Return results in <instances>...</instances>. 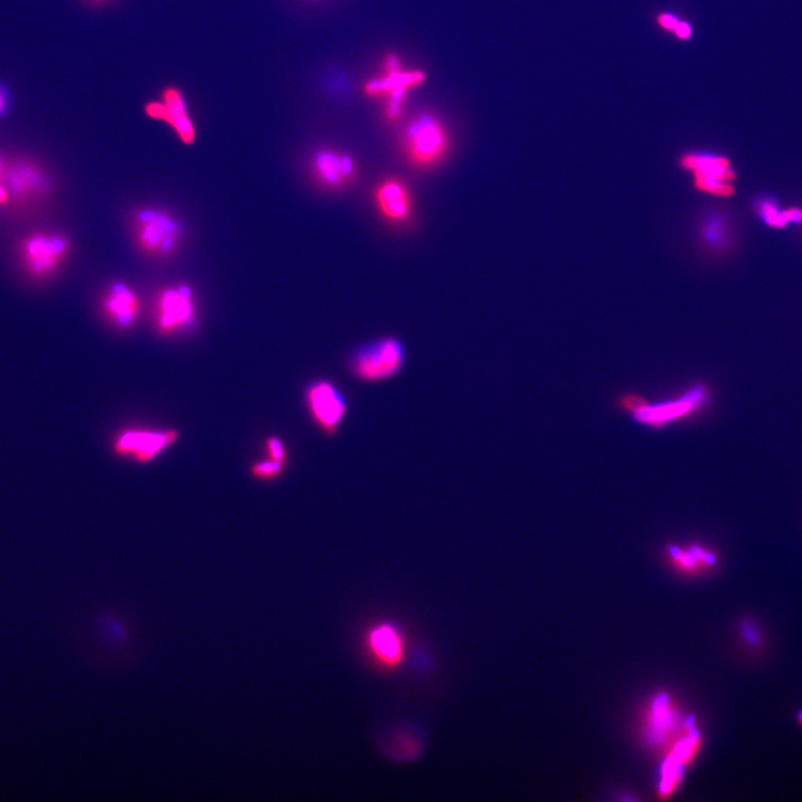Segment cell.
Wrapping results in <instances>:
<instances>
[{"label":"cell","mask_w":802,"mask_h":802,"mask_svg":"<svg viewBox=\"0 0 802 802\" xmlns=\"http://www.w3.org/2000/svg\"><path fill=\"white\" fill-rule=\"evenodd\" d=\"M449 145L446 126L429 112L414 116L401 136V149L407 161L419 170L436 168L446 159Z\"/></svg>","instance_id":"obj_1"},{"label":"cell","mask_w":802,"mask_h":802,"mask_svg":"<svg viewBox=\"0 0 802 802\" xmlns=\"http://www.w3.org/2000/svg\"><path fill=\"white\" fill-rule=\"evenodd\" d=\"M405 363L403 341L385 337L367 342L352 352L349 370L361 383L380 384L398 376Z\"/></svg>","instance_id":"obj_2"},{"label":"cell","mask_w":802,"mask_h":802,"mask_svg":"<svg viewBox=\"0 0 802 802\" xmlns=\"http://www.w3.org/2000/svg\"><path fill=\"white\" fill-rule=\"evenodd\" d=\"M709 397L708 387L700 384L691 387L679 398L657 405H652L643 397L635 394L624 395L620 404L640 424L659 429L696 414L706 407Z\"/></svg>","instance_id":"obj_3"},{"label":"cell","mask_w":802,"mask_h":802,"mask_svg":"<svg viewBox=\"0 0 802 802\" xmlns=\"http://www.w3.org/2000/svg\"><path fill=\"white\" fill-rule=\"evenodd\" d=\"M132 230L136 246L154 259L171 257L183 238L179 220L169 211L158 208L136 210L132 217Z\"/></svg>","instance_id":"obj_4"},{"label":"cell","mask_w":802,"mask_h":802,"mask_svg":"<svg viewBox=\"0 0 802 802\" xmlns=\"http://www.w3.org/2000/svg\"><path fill=\"white\" fill-rule=\"evenodd\" d=\"M71 240L61 232L37 231L28 234L18 247L19 266L36 281L52 278L70 257Z\"/></svg>","instance_id":"obj_5"},{"label":"cell","mask_w":802,"mask_h":802,"mask_svg":"<svg viewBox=\"0 0 802 802\" xmlns=\"http://www.w3.org/2000/svg\"><path fill=\"white\" fill-rule=\"evenodd\" d=\"M679 168L691 175L694 189L718 198L736 193L737 172L726 155L706 150H689L679 155Z\"/></svg>","instance_id":"obj_6"},{"label":"cell","mask_w":802,"mask_h":802,"mask_svg":"<svg viewBox=\"0 0 802 802\" xmlns=\"http://www.w3.org/2000/svg\"><path fill=\"white\" fill-rule=\"evenodd\" d=\"M197 299L189 285H174L159 292L155 299L156 328L163 335H174L191 329L197 321Z\"/></svg>","instance_id":"obj_7"},{"label":"cell","mask_w":802,"mask_h":802,"mask_svg":"<svg viewBox=\"0 0 802 802\" xmlns=\"http://www.w3.org/2000/svg\"><path fill=\"white\" fill-rule=\"evenodd\" d=\"M308 413L322 433L334 437L349 412L346 395L328 379L312 381L305 394Z\"/></svg>","instance_id":"obj_8"},{"label":"cell","mask_w":802,"mask_h":802,"mask_svg":"<svg viewBox=\"0 0 802 802\" xmlns=\"http://www.w3.org/2000/svg\"><path fill=\"white\" fill-rule=\"evenodd\" d=\"M179 438L180 433L176 429H126L114 438L112 448L117 456L148 464L178 442Z\"/></svg>","instance_id":"obj_9"},{"label":"cell","mask_w":802,"mask_h":802,"mask_svg":"<svg viewBox=\"0 0 802 802\" xmlns=\"http://www.w3.org/2000/svg\"><path fill=\"white\" fill-rule=\"evenodd\" d=\"M144 111L151 119L170 125L183 144L191 145L197 140V130L189 113L187 99L179 88H164L161 100L146 104Z\"/></svg>","instance_id":"obj_10"},{"label":"cell","mask_w":802,"mask_h":802,"mask_svg":"<svg viewBox=\"0 0 802 802\" xmlns=\"http://www.w3.org/2000/svg\"><path fill=\"white\" fill-rule=\"evenodd\" d=\"M386 76L376 78L366 85V92L371 96H384L386 99L385 115L390 122L399 120L403 113L406 93L424 81L422 72L385 71Z\"/></svg>","instance_id":"obj_11"},{"label":"cell","mask_w":802,"mask_h":802,"mask_svg":"<svg viewBox=\"0 0 802 802\" xmlns=\"http://www.w3.org/2000/svg\"><path fill=\"white\" fill-rule=\"evenodd\" d=\"M101 310L116 328L130 329L141 315V300L127 283L114 282L103 293Z\"/></svg>","instance_id":"obj_12"},{"label":"cell","mask_w":802,"mask_h":802,"mask_svg":"<svg viewBox=\"0 0 802 802\" xmlns=\"http://www.w3.org/2000/svg\"><path fill=\"white\" fill-rule=\"evenodd\" d=\"M378 213L385 221L394 224L406 223L412 218L414 203L407 185L395 178L381 181L374 193Z\"/></svg>","instance_id":"obj_13"},{"label":"cell","mask_w":802,"mask_h":802,"mask_svg":"<svg viewBox=\"0 0 802 802\" xmlns=\"http://www.w3.org/2000/svg\"><path fill=\"white\" fill-rule=\"evenodd\" d=\"M312 172L325 188L340 189L356 179L357 164L347 153L322 149L312 159Z\"/></svg>","instance_id":"obj_14"},{"label":"cell","mask_w":802,"mask_h":802,"mask_svg":"<svg viewBox=\"0 0 802 802\" xmlns=\"http://www.w3.org/2000/svg\"><path fill=\"white\" fill-rule=\"evenodd\" d=\"M700 246L709 253L722 254L731 248L733 234L727 215L710 210L702 215L697 226Z\"/></svg>","instance_id":"obj_15"},{"label":"cell","mask_w":802,"mask_h":802,"mask_svg":"<svg viewBox=\"0 0 802 802\" xmlns=\"http://www.w3.org/2000/svg\"><path fill=\"white\" fill-rule=\"evenodd\" d=\"M45 179L44 175L32 165L17 163L6 166L5 183L9 199L14 197L24 200L42 195L47 190Z\"/></svg>","instance_id":"obj_16"},{"label":"cell","mask_w":802,"mask_h":802,"mask_svg":"<svg viewBox=\"0 0 802 802\" xmlns=\"http://www.w3.org/2000/svg\"><path fill=\"white\" fill-rule=\"evenodd\" d=\"M369 645L375 657L386 664H395L403 655V639L391 624H380L369 635Z\"/></svg>","instance_id":"obj_17"},{"label":"cell","mask_w":802,"mask_h":802,"mask_svg":"<svg viewBox=\"0 0 802 802\" xmlns=\"http://www.w3.org/2000/svg\"><path fill=\"white\" fill-rule=\"evenodd\" d=\"M670 555L674 563L681 569L691 572H703L713 569L718 564L717 555L706 547L689 546L687 549L671 547Z\"/></svg>","instance_id":"obj_18"},{"label":"cell","mask_w":802,"mask_h":802,"mask_svg":"<svg viewBox=\"0 0 802 802\" xmlns=\"http://www.w3.org/2000/svg\"><path fill=\"white\" fill-rule=\"evenodd\" d=\"M756 211L772 228H784L790 222H802L801 209L794 208L787 211H779L776 202L768 198L757 202Z\"/></svg>","instance_id":"obj_19"},{"label":"cell","mask_w":802,"mask_h":802,"mask_svg":"<svg viewBox=\"0 0 802 802\" xmlns=\"http://www.w3.org/2000/svg\"><path fill=\"white\" fill-rule=\"evenodd\" d=\"M288 463H283L279 461H275V459H264V461L258 462L252 465L250 472L254 478L259 479V481H273V479H277L286 471Z\"/></svg>","instance_id":"obj_20"},{"label":"cell","mask_w":802,"mask_h":802,"mask_svg":"<svg viewBox=\"0 0 802 802\" xmlns=\"http://www.w3.org/2000/svg\"><path fill=\"white\" fill-rule=\"evenodd\" d=\"M266 449L269 458L275 461L288 463V452L285 443L277 436H271L267 439Z\"/></svg>","instance_id":"obj_21"},{"label":"cell","mask_w":802,"mask_h":802,"mask_svg":"<svg viewBox=\"0 0 802 802\" xmlns=\"http://www.w3.org/2000/svg\"><path fill=\"white\" fill-rule=\"evenodd\" d=\"M681 18L673 12L670 11H662L655 16V23L662 29L665 33H673L674 28L677 27Z\"/></svg>","instance_id":"obj_22"},{"label":"cell","mask_w":802,"mask_h":802,"mask_svg":"<svg viewBox=\"0 0 802 802\" xmlns=\"http://www.w3.org/2000/svg\"><path fill=\"white\" fill-rule=\"evenodd\" d=\"M742 637L753 648H759L762 643V637L759 629L755 624L750 622L742 625Z\"/></svg>","instance_id":"obj_23"},{"label":"cell","mask_w":802,"mask_h":802,"mask_svg":"<svg viewBox=\"0 0 802 802\" xmlns=\"http://www.w3.org/2000/svg\"><path fill=\"white\" fill-rule=\"evenodd\" d=\"M672 34L681 42H689L694 36V28L689 21L681 19Z\"/></svg>","instance_id":"obj_24"},{"label":"cell","mask_w":802,"mask_h":802,"mask_svg":"<svg viewBox=\"0 0 802 802\" xmlns=\"http://www.w3.org/2000/svg\"><path fill=\"white\" fill-rule=\"evenodd\" d=\"M5 110V97L2 92H0V114H2Z\"/></svg>","instance_id":"obj_25"},{"label":"cell","mask_w":802,"mask_h":802,"mask_svg":"<svg viewBox=\"0 0 802 802\" xmlns=\"http://www.w3.org/2000/svg\"><path fill=\"white\" fill-rule=\"evenodd\" d=\"M93 5H101L107 2V0H88Z\"/></svg>","instance_id":"obj_26"},{"label":"cell","mask_w":802,"mask_h":802,"mask_svg":"<svg viewBox=\"0 0 802 802\" xmlns=\"http://www.w3.org/2000/svg\"><path fill=\"white\" fill-rule=\"evenodd\" d=\"M797 720L800 723V725L802 726V710L798 713Z\"/></svg>","instance_id":"obj_27"}]
</instances>
